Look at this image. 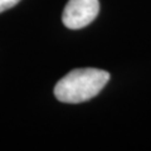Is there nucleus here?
Masks as SVG:
<instances>
[{"mask_svg":"<svg viewBox=\"0 0 151 151\" xmlns=\"http://www.w3.org/2000/svg\"><path fill=\"white\" fill-rule=\"evenodd\" d=\"M110 81V73L97 68L74 69L58 81L54 96L64 103H81L96 97Z\"/></svg>","mask_w":151,"mask_h":151,"instance_id":"1","label":"nucleus"},{"mask_svg":"<svg viewBox=\"0 0 151 151\" xmlns=\"http://www.w3.org/2000/svg\"><path fill=\"white\" fill-rule=\"evenodd\" d=\"M98 13V0H69L63 10L62 20L69 29H81L91 24Z\"/></svg>","mask_w":151,"mask_h":151,"instance_id":"2","label":"nucleus"},{"mask_svg":"<svg viewBox=\"0 0 151 151\" xmlns=\"http://www.w3.org/2000/svg\"><path fill=\"white\" fill-rule=\"evenodd\" d=\"M19 1H20V0H0V13L15 6Z\"/></svg>","mask_w":151,"mask_h":151,"instance_id":"3","label":"nucleus"}]
</instances>
